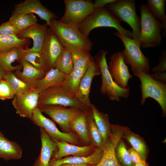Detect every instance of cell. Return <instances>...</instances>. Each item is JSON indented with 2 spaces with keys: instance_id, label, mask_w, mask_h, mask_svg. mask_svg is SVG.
<instances>
[{
  "instance_id": "cell-1",
  "label": "cell",
  "mask_w": 166,
  "mask_h": 166,
  "mask_svg": "<svg viewBox=\"0 0 166 166\" xmlns=\"http://www.w3.org/2000/svg\"><path fill=\"white\" fill-rule=\"evenodd\" d=\"M99 27H113L127 37L132 38V33L123 27L121 22L105 6L94 10L78 26L79 31L87 37L92 30Z\"/></svg>"
},
{
  "instance_id": "cell-2",
  "label": "cell",
  "mask_w": 166,
  "mask_h": 166,
  "mask_svg": "<svg viewBox=\"0 0 166 166\" xmlns=\"http://www.w3.org/2000/svg\"><path fill=\"white\" fill-rule=\"evenodd\" d=\"M140 7V46L143 48L159 46L162 40V25L152 16L146 4H141Z\"/></svg>"
},
{
  "instance_id": "cell-3",
  "label": "cell",
  "mask_w": 166,
  "mask_h": 166,
  "mask_svg": "<svg viewBox=\"0 0 166 166\" xmlns=\"http://www.w3.org/2000/svg\"><path fill=\"white\" fill-rule=\"evenodd\" d=\"M49 27L64 47L70 45L89 52L92 49V42L88 37L81 33L78 26L64 24L54 19Z\"/></svg>"
},
{
  "instance_id": "cell-4",
  "label": "cell",
  "mask_w": 166,
  "mask_h": 166,
  "mask_svg": "<svg viewBox=\"0 0 166 166\" xmlns=\"http://www.w3.org/2000/svg\"><path fill=\"white\" fill-rule=\"evenodd\" d=\"M134 75L138 77L140 82V87L141 92V104L143 105L146 100L151 98L156 101L162 109V116H166V82L157 80L149 73L135 70Z\"/></svg>"
},
{
  "instance_id": "cell-5",
  "label": "cell",
  "mask_w": 166,
  "mask_h": 166,
  "mask_svg": "<svg viewBox=\"0 0 166 166\" xmlns=\"http://www.w3.org/2000/svg\"><path fill=\"white\" fill-rule=\"evenodd\" d=\"M109 11L120 22L128 24L132 29L133 39L140 45V18L136 11L134 0H119L106 5Z\"/></svg>"
},
{
  "instance_id": "cell-6",
  "label": "cell",
  "mask_w": 166,
  "mask_h": 166,
  "mask_svg": "<svg viewBox=\"0 0 166 166\" xmlns=\"http://www.w3.org/2000/svg\"><path fill=\"white\" fill-rule=\"evenodd\" d=\"M107 53V51L101 50L95 56V60L98 65L101 76L100 92L103 95H107L111 101H119L122 98L128 97L130 88H122L113 80L108 69L106 57Z\"/></svg>"
},
{
  "instance_id": "cell-7",
  "label": "cell",
  "mask_w": 166,
  "mask_h": 166,
  "mask_svg": "<svg viewBox=\"0 0 166 166\" xmlns=\"http://www.w3.org/2000/svg\"><path fill=\"white\" fill-rule=\"evenodd\" d=\"M57 105L73 108L85 111L87 109L76 97L60 86L53 87L39 94L38 107L45 105Z\"/></svg>"
},
{
  "instance_id": "cell-8",
  "label": "cell",
  "mask_w": 166,
  "mask_h": 166,
  "mask_svg": "<svg viewBox=\"0 0 166 166\" xmlns=\"http://www.w3.org/2000/svg\"><path fill=\"white\" fill-rule=\"evenodd\" d=\"M113 34L121 40L124 49L122 51L124 61L130 65L132 71H140L149 73L150 64L149 60L142 53L140 46L133 39L128 38L117 31Z\"/></svg>"
},
{
  "instance_id": "cell-9",
  "label": "cell",
  "mask_w": 166,
  "mask_h": 166,
  "mask_svg": "<svg viewBox=\"0 0 166 166\" xmlns=\"http://www.w3.org/2000/svg\"><path fill=\"white\" fill-rule=\"evenodd\" d=\"M31 120L36 125L43 128L50 138L56 142L65 141L82 146L75 133L72 132L64 133L59 131L54 122L44 116L38 107L34 110Z\"/></svg>"
},
{
  "instance_id": "cell-10",
  "label": "cell",
  "mask_w": 166,
  "mask_h": 166,
  "mask_svg": "<svg viewBox=\"0 0 166 166\" xmlns=\"http://www.w3.org/2000/svg\"><path fill=\"white\" fill-rule=\"evenodd\" d=\"M65 11L61 22L78 26L94 10L93 2L83 0H64Z\"/></svg>"
},
{
  "instance_id": "cell-11",
  "label": "cell",
  "mask_w": 166,
  "mask_h": 166,
  "mask_svg": "<svg viewBox=\"0 0 166 166\" xmlns=\"http://www.w3.org/2000/svg\"><path fill=\"white\" fill-rule=\"evenodd\" d=\"M64 48L54 33L48 28L40 52L46 73L55 68L56 63Z\"/></svg>"
},
{
  "instance_id": "cell-12",
  "label": "cell",
  "mask_w": 166,
  "mask_h": 166,
  "mask_svg": "<svg viewBox=\"0 0 166 166\" xmlns=\"http://www.w3.org/2000/svg\"><path fill=\"white\" fill-rule=\"evenodd\" d=\"M38 108L57 123L64 133L71 132L69 128L70 122L84 111L76 108L57 105H45Z\"/></svg>"
},
{
  "instance_id": "cell-13",
  "label": "cell",
  "mask_w": 166,
  "mask_h": 166,
  "mask_svg": "<svg viewBox=\"0 0 166 166\" xmlns=\"http://www.w3.org/2000/svg\"><path fill=\"white\" fill-rule=\"evenodd\" d=\"M39 94L36 89H32L25 93L15 95L12 104L16 113L31 120L34 110L38 107Z\"/></svg>"
},
{
  "instance_id": "cell-14",
  "label": "cell",
  "mask_w": 166,
  "mask_h": 166,
  "mask_svg": "<svg viewBox=\"0 0 166 166\" xmlns=\"http://www.w3.org/2000/svg\"><path fill=\"white\" fill-rule=\"evenodd\" d=\"M108 69L115 83L122 88H127L128 81L133 76L129 72L121 52H116L112 55Z\"/></svg>"
},
{
  "instance_id": "cell-15",
  "label": "cell",
  "mask_w": 166,
  "mask_h": 166,
  "mask_svg": "<svg viewBox=\"0 0 166 166\" xmlns=\"http://www.w3.org/2000/svg\"><path fill=\"white\" fill-rule=\"evenodd\" d=\"M100 74L98 65L94 59L90 63L82 77L78 89L74 95L77 99L87 109L90 108L91 103L89 95L93 79L94 77Z\"/></svg>"
},
{
  "instance_id": "cell-16",
  "label": "cell",
  "mask_w": 166,
  "mask_h": 166,
  "mask_svg": "<svg viewBox=\"0 0 166 166\" xmlns=\"http://www.w3.org/2000/svg\"><path fill=\"white\" fill-rule=\"evenodd\" d=\"M123 134L124 131L121 126L112 125L109 140L103 151L101 160L95 166H122L117 158L115 149L119 141L123 137Z\"/></svg>"
},
{
  "instance_id": "cell-17",
  "label": "cell",
  "mask_w": 166,
  "mask_h": 166,
  "mask_svg": "<svg viewBox=\"0 0 166 166\" xmlns=\"http://www.w3.org/2000/svg\"><path fill=\"white\" fill-rule=\"evenodd\" d=\"M22 13H30L38 15L46 21L45 24L49 27L51 20L57 18V16L44 6L39 0H26L17 4L15 6L12 14Z\"/></svg>"
},
{
  "instance_id": "cell-18",
  "label": "cell",
  "mask_w": 166,
  "mask_h": 166,
  "mask_svg": "<svg viewBox=\"0 0 166 166\" xmlns=\"http://www.w3.org/2000/svg\"><path fill=\"white\" fill-rule=\"evenodd\" d=\"M57 149L54 152L51 160H56L68 156H88L92 154L96 148L92 145L78 146L66 142H57Z\"/></svg>"
},
{
  "instance_id": "cell-19",
  "label": "cell",
  "mask_w": 166,
  "mask_h": 166,
  "mask_svg": "<svg viewBox=\"0 0 166 166\" xmlns=\"http://www.w3.org/2000/svg\"><path fill=\"white\" fill-rule=\"evenodd\" d=\"M48 26L45 23L42 25L37 23L20 31L17 36L21 39L31 38L33 42V46L27 50L40 52L48 31Z\"/></svg>"
},
{
  "instance_id": "cell-20",
  "label": "cell",
  "mask_w": 166,
  "mask_h": 166,
  "mask_svg": "<svg viewBox=\"0 0 166 166\" xmlns=\"http://www.w3.org/2000/svg\"><path fill=\"white\" fill-rule=\"evenodd\" d=\"M41 142L40 152L32 166H49L53 152L57 149V143L52 140L42 128H39Z\"/></svg>"
},
{
  "instance_id": "cell-21",
  "label": "cell",
  "mask_w": 166,
  "mask_h": 166,
  "mask_svg": "<svg viewBox=\"0 0 166 166\" xmlns=\"http://www.w3.org/2000/svg\"><path fill=\"white\" fill-rule=\"evenodd\" d=\"M20 62L22 70H15V75L31 89H36L37 81L43 78L46 73L26 61L22 59Z\"/></svg>"
},
{
  "instance_id": "cell-22",
  "label": "cell",
  "mask_w": 166,
  "mask_h": 166,
  "mask_svg": "<svg viewBox=\"0 0 166 166\" xmlns=\"http://www.w3.org/2000/svg\"><path fill=\"white\" fill-rule=\"evenodd\" d=\"M103 154V150L96 148L92 154L88 156H68L56 160L51 159L49 166H58L63 164H87L95 166L100 161Z\"/></svg>"
},
{
  "instance_id": "cell-23",
  "label": "cell",
  "mask_w": 166,
  "mask_h": 166,
  "mask_svg": "<svg viewBox=\"0 0 166 166\" xmlns=\"http://www.w3.org/2000/svg\"><path fill=\"white\" fill-rule=\"evenodd\" d=\"M87 110L75 118L69 124L70 131L76 135L82 146L91 145L87 123Z\"/></svg>"
},
{
  "instance_id": "cell-24",
  "label": "cell",
  "mask_w": 166,
  "mask_h": 166,
  "mask_svg": "<svg viewBox=\"0 0 166 166\" xmlns=\"http://www.w3.org/2000/svg\"><path fill=\"white\" fill-rule=\"evenodd\" d=\"M22 155L20 145L16 142L8 139L0 131V158L6 161L17 160Z\"/></svg>"
},
{
  "instance_id": "cell-25",
  "label": "cell",
  "mask_w": 166,
  "mask_h": 166,
  "mask_svg": "<svg viewBox=\"0 0 166 166\" xmlns=\"http://www.w3.org/2000/svg\"><path fill=\"white\" fill-rule=\"evenodd\" d=\"M65 75L57 68L52 69L43 78L37 81L36 89L40 93L50 88L60 86Z\"/></svg>"
},
{
  "instance_id": "cell-26",
  "label": "cell",
  "mask_w": 166,
  "mask_h": 166,
  "mask_svg": "<svg viewBox=\"0 0 166 166\" xmlns=\"http://www.w3.org/2000/svg\"><path fill=\"white\" fill-rule=\"evenodd\" d=\"M25 50L14 47L7 50L0 51V65L6 71L21 70V66H14L12 63L15 61H20L22 59Z\"/></svg>"
},
{
  "instance_id": "cell-27",
  "label": "cell",
  "mask_w": 166,
  "mask_h": 166,
  "mask_svg": "<svg viewBox=\"0 0 166 166\" xmlns=\"http://www.w3.org/2000/svg\"><path fill=\"white\" fill-rule=\"evenodd\" d=\"M91 61L82 67L73 69L70 73L65 75L60 86L65 91L75 95L81 80Z\"/></svg>"
},
{
  "instance_id": "cell-28",
  "label": "cell",
  "mask_w": 166,
  "mask_h": 166,
  "mask_svg": "<svg viewBox=\"0 0 166 166\" xmlns=\"http://www.w3.org/2000/svg\"><path fill=\"white\" fill-rule=\"evenodd\" d=\"M97 126L103 139L105 145L108 143L111 134V125L108 116L100 111L93 104L90 107Z\"/></svg>"
},
{
  "instance_id": "cell-29",
  "label": "cell",
  "mask_w": 166,
  "mask_h": 166,
  "mask_svg": "<svg viewBox=\"0 0 166 166\" xmlns=\"http://www.w3.org/2000/svg\"><path fill=\"white\" fill-rule=\"evenodd\" d=\"M123 137L129 142L142 159L146 161L148 150L145 141L138 135L131 131L128 127L123 126Z\"/></svg>"
},
{
  "instance_id": "cell-30",
  "label": "cell",
  "mask_w": 166,
  "mask_h": 166,
  "mask_svg": "<svg viewBox=\"0 0 166 166\" xmlns=\"http://www.w3.org/2000/svg\"><path fill=\"white\" fill-rule=\"evenodd\" d=\"M89 135L91 145L103 151L106 145L94 119L92 111L89 108L86 111Z\"/></svg>"
},
{
  "instance_id": "cell-31",
  "label": "cell",
  "mask_w": 166,
  "mask_h": 166,
  "mask_svg": "<svg viewBox=\"0 0 166 166\" xmlns=\"http://www.w3.org/2000/svg\"><path fill=\"white\" fill-rule=\"evenodd\" d=\"M30 42L29 39L20 38L16 35H0V47L3 51L14 47L27 49Z\"/></svg>"
},
{
  "instance_id": "cell-32",
  "label": "cell",
  "mask_w": 166,
  "mask_h": 166,
  "mask_svg": "<svg viewBox=\"0 0 166 166\" xmlns=\"http://www.w3.org/2000/svg\"><path fill=\"white\" fill-rule=\"evenodd\" d=\"M8 21L20 31L36 23L37 19L34 14L22 13L12 14Z\"/></svg>"
},
{
  "instance_id": "cell-33",
  "label": "cell",
  "mask_w": 166,
  "mask_h": 166,
  "mask_svg": "<svg viewBox=\"0 0 166 166\" xmlns=\"http://www.w3.org/2000/svg\"><path fill=\"white\" fill-rule=\"evenodd\" d=\"M65 47L70 50L73 69L82 67L94 59L89 51L70 45Z\"/></svg>"
},
{
  "instance_id": "cell-34",
  "label": "cell",
  "mask_w": 166,
  "mask_h": 166,
  "mask_svg": "<svg viewBox=\"0 0 166 166\" xmlns=\"http://www.w3.org/2000/svg\"><path fill=\"white\" fill-rule=\"evenodd\" d=\"M165 2V0H148L146 5L152 14L161 24L163 29L166 31Z\"/></svg>"
},
{
  "instance_id": "cell-35",
  "label": "cell",
  "mask_w": 166,
  "mask_h": 166,
  "mask_svg": "<svg viewBox=\"0 0 166 166\" xmlns=\"http://www.w3.org/2000/svg\"><path fill=\"white\" fill-rule=\"evenodd\" d=\"M4 79L9 84L15 95L25 93L32 89L28 85L17 78L13 71H6Z\"/></svg>"
},
{
  "instance_id": "cell-36",
  "label": "cell",
  "mask_w": 166,
  "mask_h": 166,
  "mask_svg": "<svg viewBox=\"0 0 166 166\" xmlns=\"http://www.w3.org/2000/svg\"><path fill=\"white\" fill-rule=\"evenodd\" d=\"M64 47L63 52L56 63L55 68H57L67 75L73 71V65L70 50L67 47Z\"/></svg>"
},
{
  "instance_id": "cell-37",
  "label": "cell",
  "mask_w": 166,
  "mask_h": 166,
  "mask_svg": "<svg viewBox=\"0 0 166 166\" xmlns=\"http://www.w3.org/2000/svg\"><path fill=\"white\" fill-rule=\"evenodd\" d=\"M115 152L117 159L122 166H134L135 164L131 160L126 145L121 139L116 145Z\"/></svg>"
},
{
  "instance_id": "cell-38",
  "label": "cell",
  "mask_w": 166,
  "mask_h": 166,
  "mask_svg": "<svg viewBox=\"0 0 166 166\" xmlns=\"http://www.w3.org/2000/svg\"><path fill=\"white\" fill-rule=\"evenodd\" d=\"M22 59L28 62L35 67L45 73L40 52L25 49Z\"/></svg>"
},
{
  "instance_id": "cell-39",
  "label": "cell",
  "mask_w": 166,
  "mask_h": 166,
  "mask_svg": "<svg viewBox=\"0 0 166 166\" xmlns=\"http://www.w3.org/2000/svg\"><path fill=\"white\" fill-rule=\"evenodd\" d=\"M15 94L11 87L4 79L0 81V99L5 100L14 98Z\"/></svg>"
},
{
  "instance_id": "cell-40",
  "label": "cell",
  "mask_w": 166,
  "mask_h": 166,
  "mask_svg": "<svg viewBox=\"0 0 166 166\" xmlns=\"http://www.w3.org/2000/svg\"><path fill=\"white\" fill-rule=\"evenodd\" d=\"M20 31L8 21L0 25V35H17Z\"/></svg>"
},
{
  "instance_id": "cell-41",
  "label": "cell",
  "mask_w": 166,
  "mask_h": 166,
  "mask_svg": "<svg viewBox=\"0 0 166 166\" xmlns=\"http://www.w3.org/2000/svg\"><path fill=\"white\" fill-rule=\"evenodd\" d=\"M166 52L164 51L159 58V62L156 66L153 67L152 70L155 73H164L166 71Z\"/></svg>"
},
{
  "instance_id": "cell-42",
  "label": "cell",
  "mask_w": 166,
  "mask_h": 166,
  "mask_svg": "<svg viewBox=\"0 0 166 166\" xmlns=\"http://www.w3.org/2000/svg\"><path fill=\"white\" fill-rule=\"evenodd\" d=\"M128 151L131 160L134 164L147 163L132 148H130Z\"/></svg>"
},
{
  "instance_id": "cell-43",
  "label": "cell",
  "mask_w": 166,
  "mask_h": 166,
  "mask_svg": "<svg viewBox=\"0 0 166 166\" xmlns=\"http://www.w3.org/2000/svg\"><path fill=\"white\" fill-rule=\"evenodd\" d=\"M117 0H96L93 2V7L95 10L113 3Z\"/></svg>"
},
{
  "instance_id": "cell-44",
  "label": "cell",
  "mask_w": 166,
  "mask_h": 166,
  "mask_svg": "<svg viewBox=\"0 0 166 166\" xmlns=\"http://www.w3.org/2000/svg\"><path fill=\"white\" fill-rule=\"evenodd\" d=\"M58 166H93L90 164H63L58 165Z\"/></svg>"
},
{
  "instance_id": "cell-45",
  "label": "cell",
  "mask_w": 166,
  "mask_h": 166,
  "mask_svg": "<svg viewBox=\"0 0 166 166\" xmlns=\"http://www.w3.org/2000/svg\"><path fill=\"white\" fill-rule=\"evenodd\" d=\"M6 71L4 68L0 65V81L4 79Z\"/></svg>"
},
{
  "instance_id": "cell-46",
  "label": "cell",
  "mask_w": 166,
  "mask_h": 166,
  "mask_svg": "<svg viewBox=\"0 0 166 166\" xmlns=\"http://www.w3.org/2000/svg\"><path fill=\"white\" fill-rule=\"evenodd\" d=\"M134 166H149L148 163H138L135 164Z\"/></svg>"
},
{
  "instance_id": "cell-47",
  "label": "cell",
  "mask_w": 166,
  "mask_h": 166,
  "mask_svg": "<svg viewBox=\"0 0 166 166\" xmlns=\"http://www.w3.org/2000/svg\"><path fill=\"white\" fill-rule=\"evenodd\" d=\"M0 51H2V50L1 47H0Z\"/></svg>"
}]
</instances>
